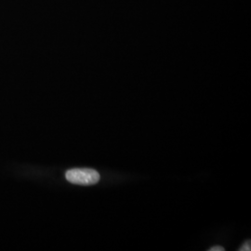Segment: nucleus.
I'll use <instances>...</instances> for the list:
<instances>
[{
    "label": "nucleus",
    "instance_id": "obj_3",
    "mask_svg": "<svg viewBox=\"0 0 251 251\" xmlns=\"http://www.w3.org/2000/svg\"><path fill=\"white\" fill-rule=\"evenodd\" d=\"M225 248H223V247H220V246H216V247H213V248H211V249H209V251H225Z\"/></svg>",
    "mask_w": 251,
    "mask_h": 251
},
{
    "label": "nucleus",
    "instance_id": "obj_2",
    "mask_svg": "<svg viewBox=\"0 0 251 251\" xmlns=\"http://www.w3.org/2000/svg\"><path fill=\"white\" fill-rule=\"evenodd\" d=\"M251 242L249 240V241H246V242L244 243L242 245V247L239 249V251H251Z\"/></svg>",
    "mask_w": 251,
    "mask_h": 251
},
{
    "label": "nucleus",
    "instance_id": "obj_1",
    "mask_svg": "<svg viewBox=\"0 0 251 251\" xmlns=\"http://www.w3.org/2000/svg\"><path fill=\"white\" fill-rule=\"evenodd\" d=\"M65 178L74 184L90 186L98 183L100 176L98 171L92 169H73L66 171Z\"/></svg>",
    "mask_w": 251,
    "mask_h": 251
}]
</instances>
